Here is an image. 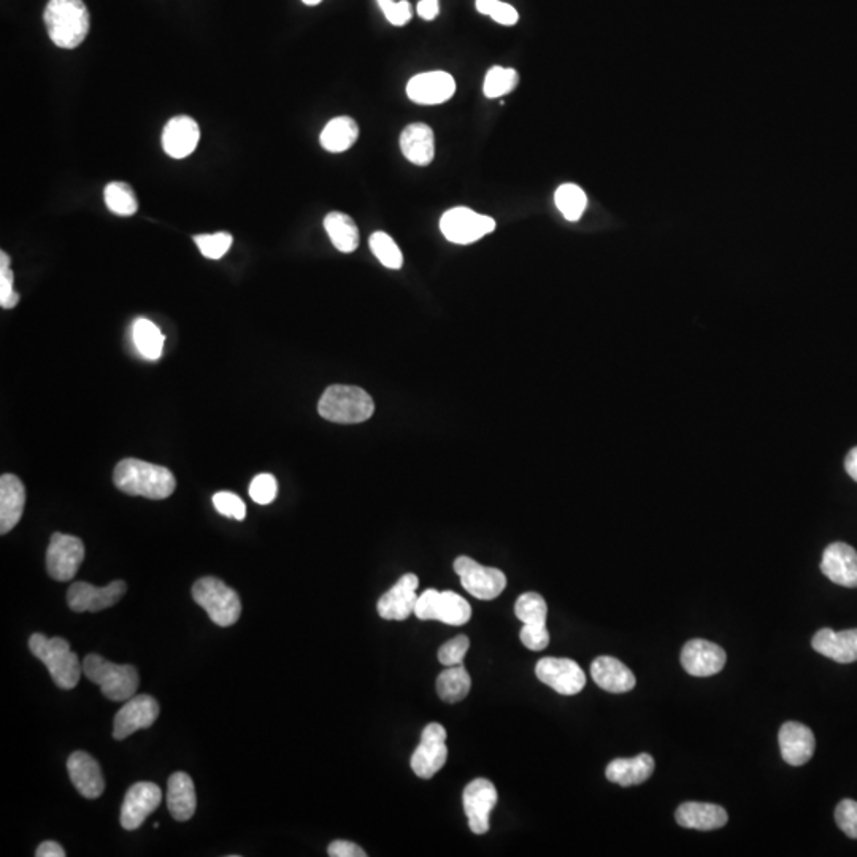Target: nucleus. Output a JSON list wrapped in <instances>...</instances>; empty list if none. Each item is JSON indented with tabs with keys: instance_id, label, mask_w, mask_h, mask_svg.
<instances>
[{
	"instance_id": "obj_4",
	"label": "nucleus",
	"mask_w": 857,
	"mask_h": 857,
	"mask_svg": "<svg viewBox=\"0 0 857 857\" xmlns=\"http://www.w3.org/2000/svg\"><path fill=\"white\" fill-rule=\"evenodd\" d=\"M319 415L337 424L364 423L375 412L372 397L358 386L334 385L323 392Z\"/></svg>"
},
{
	"instance_id": "obj_43",
	"label": "nucleus",
	"mask_w": 857,
	"mask_h": 857,
	"mask_svg": "<svg viewBox=\"0 0 857 857\" xmlns=\"http://www.w3.org/2000/svg\"><path fill=\"white\" fill-rule=\"evenodd\" d=\"M469 638L467 635H458L451 638L448 642L443 643L439 648V661L445 667H453V665H461L469 651Z\"/></svg>"
},
{
	"instance_id": "obj_25",
	"label": "nucleus",
	"mask_w": 857,
	"mask_h": 857,
	"mask_svg": "<svg viewBox=\"0 0 857 857\" xmlns=\"http://www.w3.org/2000/svg\"><path fill=\"white\" fill-rule=\"evenodd\" d=\"M592 680L604 691L624 694L635 688L634 673L618 659L600 656L591 665Z\"/></svg>"
},
{
	"instance_id": "obj_40",
	"label": "nucleus",
	"mask_w": 857,
	"mask_h": 857,
	"mask_svg": "<svg viewBox=\"0 0 857 857\" xmlns=\"http://www.w3.org/2000/svg\"><path fill=\"white\" fill-rule=\"evenodd\" d=\"M194 242H196L202 256L216 261V259L223 258L224 254L229 251L234 239L227 232H216V234L196 235Z\"/></svg>"
},
{
	"instance_id": "obj_35",
	"label": "nucleus",
	"mask_w": 857,
	"mask_h": 857,
	"mask_svg": "<svg viewBox=\"0 0 857 857\" xmlns=\"http://www.w3.org/2000/svg\"><path fill=\"white\" fill-rule=\"evenodd\" d=\"M554 202L567 221L580 220L588 205V197L580 186L565 183L554 194Z\"/></svg>"
},
{
	"instance_id": "obj_15",
	"label": "nucleus",
	"mask_w": 857,
	"mask_h": 857,
	"mask_svg": "<svg viewBox=\"0 0 857 857\" xmlns=\"http://www.w3.org/2000/svg\"><path fill=\"white\" fill-rule=\"evenodd\" d=\"M158 718L159 704L154 697L147 696V694L134 696L127 700L124 707L116 713L113 738L124 740V738L131 737L134 732L153 726Z\"/></svg>"
},
{
	"instance_id": "obj_38",
	"label": "nucleus",
	"mask_w": 857,
	"mask_h": 857,
	"mask_svg": "<svg viewBox=\"0 0 857 857\" xmlns=\"http://www.w3.org/2000/svg\"><path fill=\"white\" fill-rule=\"evenodd\" d=\"M519 83V74L515 69L508 67H491L486 74L485 85H483V93L489 99H497V97L507 96V94L515 91Z\"/></svg>"
},
{
	"instance_id": "obj_52",
	"label": "nucleus",
	"mask_w": 857,
	"mask_h": 857,
	"mask_svg": "<svg viewBox=\"0 0 857 857\" xmlns=\"http://www.w3.org/2000/svg\"><path fill=\"white\" fill-rule=\"evenodd\" d=\"M35 856L37 857H64L66 856V851L59 845L58 842H43L42 845L37 848L35 851Z\"/></svg>"
},
{
	"instance_id": "obj_3",
	"label": "nucleus",
	"mask_w": 857,
	"mask_h": 857,
	"mask_svg": "<svg viewBox=\"0 0 857 857\" xmlns=\"http://www.w3.org/2000/svg\"><path fill=\"white\" fill-rule=\"evenodd\" d=\"M29 650L50 670L54 685L61 689H74L83 673V665L77 654L70 650L67 640L61 637L47 638L34 634L29 638Z\"/></svg>"
},
{
	"instance_id": "obj_13",
	"label": "nucleus",
	"mask_w": 857,
	"mask_h": 857,
	"mask_svg": "<svg viewBox=\"0 0 857 857\" xmlns=\"http://www.w3.org/2000/svg\"><path fill=\"white\" fill-rule=\"evenodd\" d=\"M497 800L499 794L496 786L486 778H477L467 784L462 794V802L473 834L485 835L489 831V816L496 807Z\"/></svg>"
},
{
	"instance_id": "obj_9",
	"label": "nucleus",
	"mask_w": 857,
	"mask_h": 857,
	"mask_svg": "<svg viewBox=\"0 0 857 857\" xmlns=\"http://www.w3.org/2000/svg\"><path fill=\"white\" fill-rule=\"evenodd\" d=\"M85 561V545L75 535H51L47 551V570L53 580H74L80 565Z\"/></svg>"
},
{
	"instance_id": "obj_2",
	"label": "nucleus",
	"mask_w": 857,
	"mask_h": 857,
	"mask_svg": "<svg viewBox=\"0 0 857 857\" xmlns=\"http://www.w3.org/2000/svg\"><path fill=\"white\" fill-rule=\"evenodd\" d=\"M43 20L51 42L64 50L80 47L91 27V16L83 0H50Z\"/></svg>"
},
{
	"instance_id": "obj_54",
	"label": "nucleus",
	"mask_w": 857,
	"mask_h": 857,
	"mask_svg": "<svg viewBox=\"0 0 857 857\" xmlns=\"http://www.w3.org/2000/svg\"><path fill=\"white\" fill-rule=\"evenodd\" d=\"M302 2H304L305 5H312L313 7V5L321 4L323 0H302Z\"/></svg>"
},
{
	"instance_id": "obj_42",
	"label": "nucleus",
	"mask_w": 857,
	"mask_h": 857,
	"mask_svg": "<svg viewBox=\"0 0 857 857\" xmlns=\"http://www.w3.org/2000/svg\"><path fill=\"white\" fill-rule=\"evenodd\" d=\"M477 10L483 15L491 16L496 23L504 24V26H513L518 23L519 13L516 8L500 0H477L475 2Z\"/></svg>"
},
{
	"instance_id": "obj_8",
	"label": "nucleus",
	"mask_w": 857,
	"mask_h": 857,
	"mask_svg": "<svg viewBox=\"0 0 857 857\" xmlns=\"http://www.w3.org/2000/svg\"><path fill=\"white\" fill-rule=\"evenodd\" d=\"M454 570L461 578L462 588L477 599H497L507 588V577L502 570L485 567L467 556H461L454 561Z\"/></svg>"
},
{
	"instance_id": "obj_21",
	"label": "nucleus",
	"mask_w": 857,
	"mask_h": 857,
	"mask_svg": "<svg viewBox=\"0 0 857 857\" xmlns=\"http://www.w3.org/2000/svg\"><path fill=\"white\" fill-rule=\"evenodd\" d=\"M780 742L781 758L792 767H800L807 764L815 754V735L810 727L805 724L784 723L778 734Z\"/></svg>"
},
{
	"instance_id": "obj_18",
	"label": "nucleus",
	"mask_w": 857,
	"mask_h": 857,
	"mask_svg": "<svg viewBox=\"0 0 857 857\" xmlns=\"http://www.w3.org/2000/svg\"><path fill=\"white\" fill-rule=\"evenodd\" d=\"M456 93V81L450 74L435 70L419 74L408 81V99L418 105L445 104Z\"/></svg>"
},
{
	"instance_id": "obj_34",
	"label": "nucleus",
	"mask_w": 857,
	"mask_h": 857,
	"mask_svg": "<svg viewBox=\"0 0 857 857\" xmlns=\"http://www.w3.org/2000/svg\"><path fill=\"white\" fill-rule=\"evenodd\" d=\"M472 618V608L464 597L453 591H442L437 604V619L448 626H464Z\"/></svg>"
},
{
	"instance_id": "obj_5",
	"label": "nucleus",
	"mask_w": 857,
	"mask_h": 857,
	"mask_svg": "<svg viewBox=\"0 0 857 857\" xmlns=\"http://www.w3.org/2000/svg\"><path fill=\"white\" fill-rule=\"evenodd\" d=\"M83 673L100 686V691L113 702H127L139 688V672L134 665L113 664L99 654H89L83 661Z\"/></svg>"
},
{
	"instance_id": "obj_1",
	"label": "nucleus",
	"mask_w": 857,
	"mask_h": 857,
	"mask_svg": "<svg viewBox=\"0 0 857 857\" xmlns=\"http://www.w3.org/2000/svg\"><path fill=\"white\" fill-rule=\"evenodd\" d=\"M113 483L127 496L151 500L167 499L177 488V480L167 467L132 458L118 462L113 472Z\"/></svg>"
},
{
	"instance_id": "obj_51",
	"label": "nucleus",
	"mask_w": 857,
	"mask_h": 857,
	"mask_svg": "<svg viewBox=\"0 0 857 857\" xmlns=\"http://www.w3.org/2000/svg\"><path fill=\"white\" fill-rule=\"evenodd\" d=\"M418 15L426 21H432L437 18L440 12L439 0H419Z\"/></svg>"
},
{
	"instance_id": "obj_29",
	"label": "nucleus",
	"mask_w": 857,
	"mask_h": 857,
	"mask_svg": "<svg viewBox=\"0 0 857 857\" xmlns=\"http://www.w3.org/2000/svg\"><path fill=\"white\" fill-rule=\"evenodd\" d=\"M167 789V808L177 821H188L196 813L197 797L193 780L188 773H173Z\"/></svg>"
},
{
	"instance_id": "obj_53",
	"label": "nucleus",
	"mask_w": 857,
	"mask_h": 857,
	"mask_svg": "<svg viewBox=\"0 0 857 857\" xmlns=\"http://www.w3.org/2000/svg\"><path fill=\"white\" fill-rule=\"evenodd\" d=\"M845 469L846 473H848L854 481H857V446L848 453V456H846Z\"/></svg>"
},
{
	"instance_id": "obj_6",
	"label": "nucleus",
	"mask_w": 857,
	"mask_h": 857,
	"mask_svg": "<svg viewBox=\"0 0 857 857\" xmlns=\"http://www.w3.org/2000/svg\"><path fill=\"white\" fill-rule=\"evenodd\" d=\"M193 599L204 608L216 626H234L242 615L239 594L215 577L197 580L193 586Z\"/></svg>"
},
{
	"instance_id": "obj_47",
	"label": "nucleus",
	"mask_w": 857,
	"mask_h": 857,
	"mask_svg": "<svg viewBox=\"0 0 857 857\" xmlns=\"http://www.w3.org/2000/svg\"><path fill=\"white\" fill-rule=\"evenodd\" d=\"M378 5L392 26H405L408 21L412 20V5L408 4L407 0H402V2L378 0Z\"/></svg>"
},
{
	"instance_id": "obj_37",
	"label": "nucleus",
	"mask_w": 857,
	"mask_h": 857,
	"mask_svg": "<svg viewBox=\"0 0 857 857\" xmlns=\"http://www.w3.org/2000/svg\"><path fill=\"white\" fill-rule=\"evenodd\" d=\"M104 199L110 212L120 216H132L139 210V202L131 186L123 181H113L104 191Z\"/></svg>"
},
{
	"instance_id": "obj_17",
	"label": "nucleus",
	"mask_w": 857,
	"mask_h": 857,
	"mask_svg": "<svg viewBox=\"0 0 857 857\" xmlns=\"http://www.w3.org/2000/svg\"><path fill=\"white\" fill-rule=\"evenodd\" d=\"M419 580L415 573H407L397 581L388 592L378 600V615L388 621H405L408 616L415 613L416 602H418Z\"/></svg>"
},
{
	"instance_id": "obj_23",
	"label": "nucleus",
	"mask_w": 857,
	"mask_h": 857,
	"mask_svg": "<svg viewBox=\"0 0 857 857\" xmlns=\"http://www.w3.org/2000/svg\"><path fill=\"white\" fill-rule=\"evenodd\" d=\"M26 505L23 481L12 473L0 477V534L5 535L20 523Z\"/></svg>"
},
{
	"instance_id": "obj_48",
	"label": "nucleus",
	"mask_w": 857,
	"mask_h": 857,
	"mask_svg": "<svg viewBox=\"0 0 857 857\" xmlns=\"http://www.w3.org/2000/svg\"><path fill=\"white\" fill-rule=\"evenodd\" d=\"M440 591L427 589L416 602L415 616L421 621H435L437 619V604H439Z\"/></svg>"
},
{
	"instance_id": "obj_14",
	"label": "nucleus",
	"mask_w": 857,
	"mask_h": 857,
	"mask_svg": "<svg viewBox=\"0 0 857 857\" xmlns=\"http://www.w3.org/2000/svg\"><path fill=\"white\" fill-rule=\"evenodd\" d=\"M162 792L158 784L135 783L129 788L121 807L120 823L126 831L139 829L148 816L161 805Z\"/></svg>"
},
{
	"instance_id": "obj_39",
	"label": "nucleus",
	"mask_w": 857,
	"mask_h": 857,
	"mask_svg": "<svg viewBox=\"0 0 857 857\" xmlns=\"http://www.w3.org/2000/svg\"><path fill=\"white\" fill-rule=\"evenodd\" d=\"M369 243L370 250L383 266L392 270L402 269L404 254L391 235L386 234V232H375V234L370 235Z\"/></svg>"
},
{
	"instance_id": "obj_16",
	"label": "nucleus",
	"mask_w": 857,
	"mask_h": 857,
	"mask_svg": "<svg viewBox=\"0 0 857 857\" xmlns=\"http://www.w3.org/2000/svg\"><path fill=\"white\" fill-rule=\"evenodd\" d=\"M726 653L716 643L696 638L689 640L681 651V665L692 677H711L726 665Z\"/></svg>"
},
{
	"instance_id": "obj_20",
	"label": "nucleus",
	"mask_w": 857,
	"mask_h": 857,
	"mask_svg": "<svg viewBox=\"0 0 857 857\" xmlns=\"http://www.w3.org/2000/svg\"><path fill=\"white\" fill-rule=\"evenodd\" d=\"M821 572L835 585L857 588V551L846 543H832L824 550Z\"/></svg>"
},
{
	"instance_id": "obj_11",
	"label": "nucleus",
	"mask_w": 857,
	"mask_h": 857,
	"mask_svg": "<svg viewBox=\"0 0 857 857\" xmlns=\"http://www.w3.org/2000/svg\"><path fill=\"white\" fill-rule=\"evenodd\" d=\"M535 675L542 683L562 696H575L586 686L585 672L572 659H540L535 665Z\"/></svg>"
},
{
	"instance_id": "obj_33",
	"label": "nucleus",
	"mask_w": 857,
	"mask_h": 857,
	"mask_svg": "<svg viewBox=\"0 0 857 857\" xmlns=\"http://www.w3.org/2000/svg\"><path fill=\"white\" fill-rule=\"evenodd\" d=\"M132 340L143 358L156 361L161 358L162 348L166 337L159 331V327L147 318H139L132 326Z\"/></svg>"
},
{
	"instance_id": "obj_44",
	"label": "nucleus",
	"mask_w": 857,
	"mask_h": 857,
	"mask_svg": "<svg viewBox=\"0 0 857 857\" xmlns=\"http://www.w3.org/2000/svg\"><path fill=\"white\" fill-rule=\"evenodd\" d=\"M277 480L270 473H261L254 477L250 485V497L259 505L272 504L277 499Z\"/></svg>"
},
{
	"instance_id": "obj_12",
	"label": "nucleus",
	"mask_w": 857,
	"mask_h": 857,
	"mask_svg": "<svg viewBox=\"0 0 857 857\" xmlns=\"http://www.w3.org/2000/svg\"><path fill=\"white\" fill-rule=\"evenodd\" d=\"M126 591L127 585L123 580L112 581L104 588H96L86 581H78L67 591V605L75 613L102 612L105 608L118 604Z\"/></svg>"
},
{
	"instance_id": "obj_30",
	"label": "nucleus",
	"mask_w": 857,
	"mask_h": 857,
	"mask_svg": "<svg viewBox=\"0 0 857 857\" xmlns=\"http://www.w3.org/2000/svg\"><path fill=\"white\" fill-rule=\"evenodd\" d=\"M359 137V127L350 116H339L329 121L321 132L319 142L329 153H343L350 150Z\"/></svg>"
},
{
	"instance_id": "obj_31",
	"label": "nucleus",
	"mask_w": 857,
	"mask_h": 857,
	"mask_svg": "<svg viewBox=\"0 0 857 857\" xmlns=\"http://www.w3.org/2000/svg\"><path fill=\"white\" fill-rule=\"evenodd\" d=\"M324 229L337 250L342 253L358 250L359 229L351 216L342 212H331L324 218Z\"/></svg>"
},
{
	"instance_id": "obj_46",
	"label": "nucleus",
	"mask_w": 857,
	"mask_h": 857,
	"mask_svg": "<svg viewBox=\"0 0 857 857\" xmlns=\"http://www.w3.org/2000/svg\"><path fill=\"white\" fill-rule=\"evenodd\" d=\"M837 826L850 838L857 840V802L845 799L835 808Z\"/></svg>"
},
{
	"instance_id": "obj_41",
	"label": "nucleus",
	"mask_w": 857,
	"mask_h": 857,
	"mask_svg": "<svg viewBox=\"0 0 857 857\" xmlns=\"http://www.w3.org/2000/svg\"><path fill=\"white\" fill-rule=\"evenodd\" d=\"M20 302V294L13 289V272L10 269V256L0 253V307L15 308Z\"/></svg>"
},
{
	"instance_id": "obj_49",
	"label": "nucleus",
	"mask_w": 857,
	"mask_h": 857,
	"mask_svg": "<svg viewBox=\"0 0 857 857\" xmlns=\"http://www.w3.org/2000/svg\"><path fill=\"white\" fill-rule=\"evenodd\" d=\"M519 638L523 645L532 651H542L550 645V632L546 627L539 629V627L523 626L519 632Z\"/></svg>"
},
{
	"instance_id": "obj_45",
	"label": "nucleus",
	"mask_w": 857,
	"mask_h": 857,
	"mask_svg": "<svg viewBox=\"0 0 857 857\" xmlns=\"http://www.w3.org/2000/svg\"><path fill=\"white\" fill-rule=\"evenodd\" d=\"M213 505H215L216 512L227 516V518L237 519V521L245 519V502L237 494H234V492H216L215 496H213Z\"/></svg>"
},
{
	"instance_id": "obj_50",
	"label": "nucleus",
	"mask_w": 857,
	"mask_h": 857,
	"mask_svg": "<svg viewBox=\"0 0 857 857\" xmlns=\"http://www.w3.org/2000/svg\"><path fill=\"white\" fill-rule=\"evenodd\" d=\"M327 854L331 857H366V851L362 850L361 846L356 843L348 842V840H335L327 848Z\"/></svg>"
},
{
	"instance_id": "obj_19",
	"label": "nucleus",
	"mask_w": 857,
	"mask_h": 857,
	"mask_svg": "<svg viewBox=\"0 0 857 857\" xmlns=\"http://www.w3.org/2000/svg\"><path fill=\"white\" fill-rule=\"evenodd\" d=\"M200 140V127L191 116H175L164 127L162 148L173 159H185L196 151Z\"/></svg>"
},
{
	"instance_id": "obj_24",
	"label": "nucleus",
	"mask_w": 857,
	"mask_h": 857,
	"mask_svg": "<svg viewBox=\"0 0 857 857\" xmlns=\"http://www.w3.org/2000/svg\"><path fill=\"white\" fill-rule=\"evenodd\" d=\"M811 645L819 654L840 664H851L857 661V629L842 632L821 629L816 632Z\"/></svg>"
},
{
	"instance_id": "obj_22",
	"label": "nucleus",
	"mask_w": 857,
	"mask_h": 857,
	"mask_svg": "<svg viewBox=\"0 0 857 857\" xmlns=\"http://www.w3.org/2000/svg\"><path fill=\"white\" fill-rule=\"evenodd\" d=\"M69 777L77 791L86 799L94 800L105 791V781L102 777L99 762L85 751H75L67 761Z\"/></svg>"
},
{
	"instance_id": "obj_26",
	"label": "nucleus",
	"mask_w": 857,
	"mask_h": 857,
	"mask_svg": "<svg viewBox=\"0 0 857 857\" xmlns=\"http://www.w3.org/2000/svg\"><path fill=\"white\" fill-rule=\"evenodd\" d=\"M400 150L415 166H429L434 161L435 137L431 126L413 123L400 134Z\"/></svg>"
},
{
	"instance_id": "obj_28",
	"label": "nucleus",
	"mask_w": 857,
	"mask_h": 857,
	"mask_svg": "<svg viewBox=\"0 0 857 857\" xmlns=\"http://www.w3.org/2000/svg\"><path fill=\"white\" fill-rule=\"evenodd\" d=\"M654 772V759L650 754L642 753L629 759H615L608 764L605 775L607 780L623 788L637 786L650 780Z\"/></svg>"
},
{
	"instance_id": "obj_10",
	"label": "nucleus",
	"mask_w": 857,
	"mask_h": 857,
	"mask_svg": "<svg viewBox=\"0 0 857 857\" xmlns=\"http://www.w3.org/2000/svg\"><path fill=\"white\" fill-rule=\"evenodd\" d=\"M446 729L439 723L427 724L421 734V742L413 753L412 770L423 780H431L435 773L440 772L448 759L446 748Z\"/></svg>"
},
{
	"instance_id": "obj_36",
	"label": "nucleus",
	"mask_w": 857,
	"mask_h": 857,
	"mask_svg": "<svg viewBox=\"0 0 857 857\" xmlns=\"http://www.w3.org/2000/svg\"><path fill=\"white\" fill-rule=\"evenodd\" d=\"M515 615L521 623H524V626L543 629L546 627L548 605L537 592H526L516 600Z\"/></svg>"
},
{
	"instance_id": "obj_7",
	"label": "nucleus",
	"mask_w": 857,
	"mask_h": 857,
	"mask_svg": "<svg viewBox=\"0 0 857 857\" xmlns=\"http://www.w3.org/2000/svg\"><path fill=\"white\" fill-rule=\"evenodd\" d=\"M494 229L496 221L492 220L491 216L480 215L467 207L450 208L448 212L443 213L440 220V231L445 235V239L456 245L478 242L485 235L494 232Z\"/></svg>"
},
{
	"instance_id": "obj_27",
	"label": "nucleus",
	"mask_w": 857,
	"mask_h": 857,
	"mask_svg": "<svg viewBox=\"0 0 857 857\" xmlns=\"http://www.w3.org/2000/svg\"><path fill=\"white\" fill-rule=\"evenodd\" d=\"M675 819L681 827L696 831H716L726 826L727 811L715 804L704 802H686L675 811Z\"/></svg>"
},
{
	"instance_id": "obj_32",
	"label": "nucleus",
	"mask_w": 857,
	"mask_h": 857,
	"mask_svg": "<svg viewBox=\"0 0 857 857\" xmlns=\"http://www.w3.org/2000/svg\"><path fill=\"white\" fill-rule=\"evenodd\" d=\"M470 686H472V680L462 664L446 667L437 678V694L448 704H456L466 699L469 696Z\"/></svg>"
}]
</instances>
